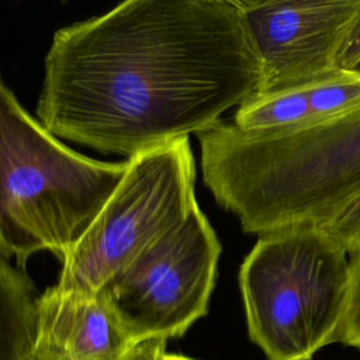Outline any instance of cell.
I'll return each instance as SVG.
<instances>
[{
    "label": "cell",
    "instance_id": "1",
    "mask_svg": "<svg viewBox=\"0 0 360 360\" xmlns=\"http://www.w3.org/2000/svg\"><path fill=\"white\" fill-rule=\"evenodd\" d=\"M260 76L236 0H128L55 32L37 115L129 159L212 127Z\"/></svg>",
    "mask_w": 360,
    "mask_h": 360
},
{
    "label": "cell",
    "instance_id": "2",
    "mask_svg": "<svg viewBox=\"0 0 360 360\" xmlns=\"http://www.w3.org/2000/svg\"><path fill=\"white\" fill-rule=\"evenodd\" d=\"M195 135L204 184L243 232L322 226L360 195V104L292 129L246 132L221 118Z\"/></svg>",
    "mask_w": 360,
    "mask_h": 360
},
{
    "label": "cell",
    "instance_id": "3",
    "mask_svg": "<svg viewBox=\"0 0 360 360\" xmlns=\"http://www.w3.org/2000/svg\"><path fill=\"white\" fill-rule=\"evenodd\" d=\"M127 169L65 146L0 79V256L24 270L48 250L63 264Z\"/></svg>",
    "mask_w": 360,
    "mask_h": 360
},
{
    "label": "cell",
    "instance_id": "4",
    "mask_svg": "<svg viewBox=\"0 0 360 360\" xmlns=\"http://www.w3.org/2000/svg\"><path fill=\"white\" fill-rule=\"evenodd\" d=\"M352 262L319 226L259 236L239 270L248 332L267 360H309L339 342Z\"/></svg>",
    "mask_w": 360,
    "mask_h": 360
},
{
    "label": "cell",
    "instance_id": "5",
    "mask_svg": "<svg viewBox=\"0 0 360 360\" xmlns=\"http://www.w3.org/2000/svg\"><path fill=\"white\" fill-rule=\"evenodd\" d=\"M194 183L188 136L129 158L124 179L62 264L55 285L97 294L197 205Z\"/></svg>",
    "mask_w": 360,
    "mask_h": 360
},
{
    "label": "cell",
    "instance_id": "6",
    "mask_svg": "<svg viewBox=\"0 0 360 360\" xmlns=\"http://www.w3.org/2000/svg\"><path fill=\"white\" fill-rule=\"evenodd\" d=\"M221 243L198 204L115 273L97 295L132 342L179 338L207 315Z\"/></svg>",
    "mask_w": 360,
    "mask_h": 360
},
{
    "label": "cell",
    "instance_id": "7",
    "mask_svg": "<svg viewBox=\"0 0 360 360\" xmlns=\"http://www.w3.org/2000/svg\"><path fill=\"white\" fill-rule=\"evenodd\" d=\"M260 60L256 93H269L325 77L360 0H236Z\"/></svg>",
    "mask_w": 360,
    "mask_h": 360
},
{
    "label": "cell",
    "instance_id": "8",
    "mask_svg": "<svg viewBox=\"0 0 360 360\" xmlns=\"http://www.w3.org/2000/svg\"><path fill=\"white\" fill-rule=\"evenodd\" d=\"M132 343L97 294L52 285L37 300L34 360H122Z\"/></svg>",
    "mask_w": 360,
    "mask_h": 360
},
{
    "label": "cell",
    "instance_id": "9",
    "mask_svg": "<svg viewBox=\"0 0 360 360\" xmlns=\"http://www.w3.org/2000/svg\"><path fill=\"white\" fill-rule=\"evenodd\" d=\"M360 104V70H336L292 87L255 93L231 118L246 132H274L307 127Z\"/></svg>",
    "mask_w": 360,
    "mask_h": 360
},
{
    "label": "cell",
    "instance_id": "10",
    "mask_svg": "<svg viewBox=\"0 0 360 360\" xmlns=\"http://www.w3.org/2000/svg\"><path fill=\"white\" fill-rule=\"evenodd\" d=\"M37 300L25 271L0 259V360H34Z\"/></svg>",
    "mask_w": 360,
    "mask_h": 360
},
{
    "label": "cell",
    "instance_id": "11",
    "mask_svg": "<svg viewBox=\"0 0 360 360\" xmlns=\"http://www.w3.org/2000/svg\"><path fill=\"white\" fill-rule=\"evenodd\" d=\"M319 228L350 257L360 255V195Z\"/></svg>",
    "mask_w": 360,
    "mask_h": 360
},
{
    "label": "cell",
    "instance_id": "12",
    "mask_svg": "<svg viewBox=\"0 0 360 360\" xmlns=\"http://www.w3.org/2000/svg\"><path fill=\"white\" fill-rule=\"evenodd\" d=\"M352 284L339 342L360 350V255L350 257Z\"/></svg>",
    "mask_w": 360,
    "mask_h": 360
},
{
    "label": "cell",
    "instance_id": "13",
    "mask_svg": "<svg viewBox=\"0 0 360 360\" xmlns=\"http://www.w3.org/2000/svg\"><path fill=\"white\" fill-rule=\"evenodd\" d=\"M360 65V11L352 21L336 55V68L356 70Z\"/></svg>",
    "mask_w": 360,
    "mask_h": 360
},
{
    "label": "cell",
    "instance_id": "14",
    "mask_svg": "<svg viewBox=\"0 0 360 360\" xmlns=\"http://www.w3.org/2000/svg\"><path fill=\"white\" fill-rule=\"evenodd\" d=\"M165 338H146L135 340L122 360H163L166 354Z\"/></svg>",
    "mask_w": 360,
    "mask_h": 360
},
{
    "label": "cell",
    "instance_id": "15",
    "mask_svg": "<svg viewBox=\"0 0 360 360\" xmlns=\"http://www.w3.org/2000/svg\"><path fill=\"white\" fill-rule=\"evenodd\" d=\"M163 360H193V359H188V357H184V356H180V354H173V353H166Z\"/></svg>",
    "mask_w": 360,
    "mask_h": 360
}]
</instances>
